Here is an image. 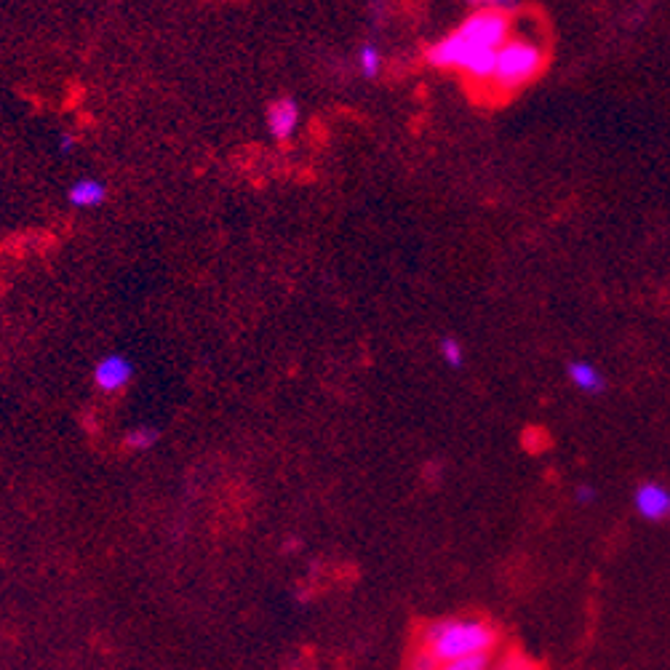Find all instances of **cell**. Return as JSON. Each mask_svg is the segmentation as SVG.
I'll return each mask as SVG.
<instances>
[{"label": "cell", "mask_w": 670, "mask_h": 670, "mask_svg": "<svg viewBox=\"0 0 670 670\" xmlns=\"http://www.w3.org/2000/svg\"><path fill=\"white\" fill-rule=\"evenodd\" d=\"M78 147V137H75L73 131H62L57 137V150L62 155H70Z\"/></svg>", "instance_id": "15"}, {"label": "cell", "mask_w": 670, "mask_h": 670, "mask_svg": "<svg viewBox=\"0 0 670 670\" xmlns=\"http://www.w3.org/2000/svg\"><path fill=\"white\" fill-rule=\"evenodd\" d=\"M105 201L107 185L97 177H81L67 187V203L75 209H99Z\"/></svg>", "instance_id": "7"}, {"label": "cell", "mask_w": 670, "mask_h": 670, "mask_svg": "<svg viewBox=\"0 0 670 670\" xmlns=\"http://www.w3.org/2000/svg\"><path fill=\"white\" fill-rule=\"evenodd\" d=\"M356 65L358 73L364 75L366 81H377L382 73V65H385V57L377 43H364L356 54Z\"/></svg>", "instance_id": "9"}, {"label": "cell", "mask_w": 670, "mask_h": 670, "mask_svg": "<svg viewBox=\"0 0 670 670\" xmlns=\"http://www.w3.org/2000/svg\"><path fill=\"white\" fill-rule=\"evenodd\" d=\"M91 380L97 385L99 393L105 396H115L131 385L134 380V364H131L129 356L123 353H107L94 364V372H91Z\"/></svg>", "instance_id": "4"}, {"label": "cell", "mask_w": 670, "mask_h": 670, "mask_svg": "<svg viewBox=\"0 0 670 670\" xmlns=\"http://www.w3.org/2000/svg\"><path fill=\"white\" fill-rule=\"evenodd\" d=\"M492 670H540V668H537V662L529 660L526 654L508 652L502 654V657H494Z\"/></svg>", "instance_id": "12"}, {"label": "cell", "mask_w": 670, "mask_h": 670, "mask_svg": "<svg viewBox=\"0 0 670 670\" xmlns=\"http://www.w3.org/2000/svg\"><path fill=\"white\" fill-rule=\"evenodd\" d=\"M438 356L444 358V364L452 366V369H460L465 364V348L457 337H441L438 340Z\"/></svg>", "instance_id": "11"}, {"label": "cell", "mask_w": 670, "mask_h": 670, "mask_svg": "<svg viewBox=\"0 0 670 670\" xmlns=\"http://www.w3.org/2000/svg\"><path fill=\"white\" fill-rule=\"evenodd\" d=\"M420 646L433 654L438 665L470 660V657H486L497 652L500 633L489 620L481 617H446V620L430 622L420 633Z\"/></svg>", "instance_id": "2"}, {"label": "cell", "mask_w": 670, "mask_h": 670, "mask_svg": "<svg viewBox=\"0 0 670 670\" xmlns=\"http://www.w3.org/2000/svg\"><path fill=\"white\" fill-rule=\"evenodd\" d=\"M510 41V17L497 9V0L478 3L452 33L428 49V62L438 70H465L470 59L486 51H500Z\"/></svg>", "instance_id": "1"}, {"label": "cell", "mask_w": 670, "mask_h": 670, "mask_svg": "<svg viewBox=\"0 0 670 670\" xmlns=\"http://www.w3.org/2000/svg\"><path fill=\"white\" fill-rule=\"evenodd\" d=\"M299 123H302V110L294 97H278L265 107V126L270 137L278 142H289L297 134Z\"/></svg>", "instance_id": "5"}, {"label": "cell", "mask_w": 670, "mask_h": 670, "mask_svg": "<svg viewBox=\"0 0 670 670\" xmlns=\"http://www.w3.org/2000/svg\"><path fill=\"white\" fill-rule=\"evenodd\" d=\"M494 654H486V657H470V660L460 662H449V665H441L438 670H492Z\"/></svg>", "instance_id": "13"}, {"label": "cell", "mask_w": 670, "mask_h": 670, "mask_svg": "<svg viewBox=\"0 0 670 670\" xmlns=\"http://www.w3.org/2000/svg\"><path fill=\"white\" fill-rule=\"evenodd\" d=\"M158 441H161V430L153 428V425H134L123 436V446L129 452H150Z\"/></svg>", "instance_id": "10"}, {"label": "cell", "mask_w": 670, "mask_h": 670, "mask_svg": "<svg viewBox=\"0 0 670 670\" xmlns=\"http://www.w3.org/2000/svg\"><path fill=\"white\" fill-rule=\"evenodd\" d=\"M633 505H636L638 516L646 521H662L670 516V492L662 484L646 481L633 494Z\"/></svg>", "instance_id": "6"}, {"label": "cell", "mask_w": 670, "mask_h": 670, "mask_svg": "<svg viewBox=\"0 0 670 670\" xmlns=\"http://www.w3.org/2000/svg\"><path fill=\"white\" fill-rule=\"evenodd\" d=\"M438 668H441V665H438L436 657L425 652L422 646L414 652L412 660H409V670H438Z\"/></svg>", "instance_id": "14"}, {"label": "cell", "mask_w": 670, "mask_h": 670, "mask_svg": "<svg viewBox=\"0 0 670 670\" xmlns=\"http://www.w3.org/2000/svg\"><path fill=\"white\" fill-rule=\"evenodd\" d=\"M566 377H569L574 388L588 393V396H596V393H601L606 388L604 374L598 372L590 361H572V364L566 366Z\"/></svg>", "instance_id": "8"}, {"label": "cell", "mask_w": 670, "mask_h": 670, "mask_svg": "<svg viewBox=\"0 0 670 670\" xmlns=\"http://www.w3.org/2000/svg\"><path fill=\"white\" fill-rule=\"evenodd\" d=\"M542 67H545V54L537 43L510 38L497 51V70H494L492 83L500 91H516L534 81L542 73Z\"/></svg>", "instance_id": "3"}, {"label": "cell", "mask_w": 670, "mask_h": 670, "mask_svg": "<svg viewBox=\"0 0 670 670\" xmlns=\"http://www.w3.org/2000/svg\"><path fill=\"white\" fill-rule=\"evenodd\" d=\"M574 497H577V502H582V505H590V502H596V489L588 484H580Z\"/></svg>", "instance_id": "16"}]
</instances>
